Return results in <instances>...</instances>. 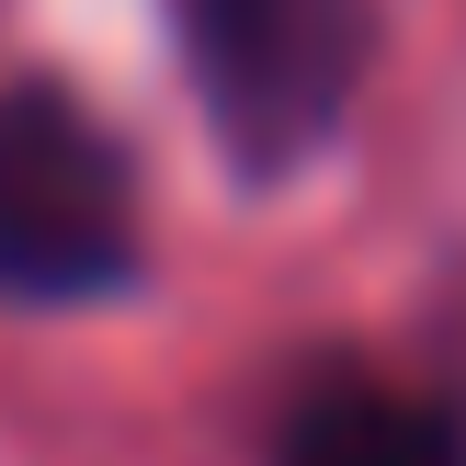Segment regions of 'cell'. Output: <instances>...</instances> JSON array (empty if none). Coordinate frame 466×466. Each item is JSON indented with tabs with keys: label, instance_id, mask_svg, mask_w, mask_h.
I'll use <instances>...</instances> for the list:
<instances>
[{
	"label": "cell",
	"instance_id": "7a4b0ae2",
	"mask_svg": "<svg viewBox=\"0 0 466 466\" xmlns=\"http://www.w3.org/2000/svg\"><path fill=\"white\" fill-rule=\"evenodd\" d=\"M137 273V182L91 103L23 80L0 91V296L80 308Z\"/></svg>",
	"mask_w": 466,
	"mask_h": 466
},
{
	"label": "cell",
	"instance_id": "3957f363",
	"mask_svg": "<svg viewBox=\"0 0 466 466\" xmlns=\"http://www.w3.org/2000/svg\"><path fill=\"white\" fill-rule=\"evenodd\" d=\"M285 466H455V432L432 421L421 399H399V387L330 376V387H308V399H296Z\"/></svg>",
	"mask_w": 466,
	"mask_h": 466
},
{
	"label": "cell",
	"instance_id": "6da1fadb",
	"mask_svg": "<svg viewBox=\"0 0 466 466\" xmlns=\"http://www.w3.org/2000/svg\"><path fill=\"white\" fill-rule=\"evenodd\" d=\"M171 46L217 148L250 171H285L330 148L376 57V0H171Z\"/></svg>",
	"mask_w": 466,
	"mask_h": 466
}]
</instances>
